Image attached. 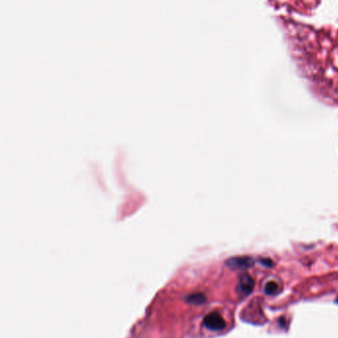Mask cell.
Here are the masks:
<instances>
[{
    "mask_svg": "<svg viewBox=\"0 0 338 338\" xmlns=\"http://www.w3.org/2000/svg\"><path fill=\"white\" fill-rule=\"evenodd\" d=\"M226 266L233 270H247L254 265V260L252 257L243 256V257H233L225 262Z\"/></svg>",
    "mask_w": 338,
    "mask_h": 338,
    "instance_id": "6da1fadb",
    "label": "cell"
},
{
    "mask_svg": "<svg viewBox=\"0 0 338 338\" xmlns=\"http://www.w3.org/2000/svg\"><path fill=\"white\" fill-rule=\"evenodd\" d=\"M254 286H255V283H254V280L252 279V277L248 274H243L239 278L237 292L240 296L247 297L253 292V290H254Z\"/></svg>",
    "mask_w": 338,
    "mask_h": 338,
    "instance_id": "7a4b0ae2",
    "label": "cell"
},
{
    "mask_svg": "<svg viewBox=\"0 0 338 338\" xmlns=\"http://www.w3.org/2000/svg\"><path fill=\"white\" fill-rule=\"evenodd\" d=\"M204 323H205V326L207 328L213 330V331L222 330L225 328V326H226V323H225L223 318L219 314H216V313H212V314L207 315L205 318Z\"/></svg>",
    "mask_w": 338,
    "mask_h": 338,
    "instance_id": "3957f363",
    "label": "cell"
},
{
    "mask_svg": "<svg viewBox=\"0 0 338 338\" xmlns=\"http://www.w3.org/2000/svg\"><path fill=\"white\" fill-rule=\"evenodd\" d=\"M278 290H279V285L276 283V282H273V281L269 282V283H267L265 286V293L267 295H274L278 292Z\"/></svg>",
    "mask_w": 338,
    "mask_h": 338,
    "instance_id": "277c9868",
    "label": "cell"
},
{
    "mask_svg": "<svg viewBox=\"0 0 338 338\" xmlns=\"http://www.w3.org/2000/svg\"><path fill=\"white\" fill-rule=\"evenodd\" d=\"M260 263L263 265V266H266V267H272L273 266V262L268 259V258H263L260 260Z\"/></svg>",
    "mask_w": 338,
    "mask_h": 338,
    "instance_id": "5b68a950",
    "label": "cell"
},
{
    "mask_svg": "<svg viewBox=\"0 0 338 338\" xmlns=\"http://www.w3.org/2000/svg\"><path fill=\"white\" fill-rule=\"evenodd\" d=\"M335 302H337V303H338V298H337V300H335Z\"/></svg>",
    "mask_w": 338,
    "mask_h": 338,
    "instance_id": "8992f818",
    "label": "cell"
}]
</instances>
